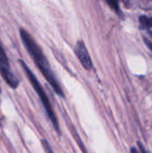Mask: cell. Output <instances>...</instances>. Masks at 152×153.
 I'll return each mask as SVG.
<instances>
[{
  "instance_id": "2",
  "label": "cell",
  "mask_w": 152,
  "mask_h": 153,
  "mask_svg": "<svg viewBox=\"0 0 152 153\" xmlns=\"http://www.w3.org/2000/svg\"><path fill=\"white\" fill-rule=\"evenodd\" d=\"M19 63L21 64V66L22 67V69H23V71H24L26 76L28 77V80H29V82H30L32 88H33L34 91H36L37 95L39 96V100H40V101H41V103H42V105H43V107H44V109H45V111H46V113H47V117H48L49 120L51 121V123H52V125H53L55 130H56L58 134H60V128H59L58 120H57V118H56V114H55V112H54V110H53L52 105H51V103H50V101H49V100H48V98H47V93L45 92L43 87H42L41 84L39 83V80L37 79V77H36V75L33 74V72H32V71L30 69V67L25 64V62H24L23 60L21 59V60H19Z\"/></svg>"
},
{
  "instance_id": "6",
  "label": "cell",
  "mask_w": 152,
  "mask_h": 153,
  "mask_svg": "<svg viewBox=\"0 0 152 153\" xmlns=\"http://www.w3.org/2000/svg\"><path fill=\"white\" fill-rule=\"evenodd\" d=\"M41 143H42V147L44 149V152L45 153H55L53 152V149L51 148L50 144L48 143V142L45 139H42L41 140Z\"/></svg>"
},
{
  "instance_id": "7",
  "label": "cell",
  "mask_w": 152,
  "mask_h": 153,
  "mask_svg": "<svg viewBox=\"0 0 152 153\" xmlns=\"http://www.w3.org/2000/svg\"><path fill=\"white\" fill-rule=\"evenodd\" d=\"M107 3H108V4H109L114 9L115 12L120 13L121 11H120V8H119V3L118 2H116V1H108Z\"/></svg>"
},
{
  "instance_id": "1",
  "label": "cell",
  "mask_w": 152,
  "mask_h": 153,
  "mask_svg": "<svg viewBox=\"0 0 152 153\" xmlns=\"http://www.w3.org/2000/svg\"><path fill=\"white\" fill-rule=\"evenodd\" d=\"M20 37L22 41V44L24 48L27 49L28 53L31 56L32 60L34 61L35 65L42 74V75L45 77L47 82L49 83V85L52 87L54 91L56 92V95H58L61 98H65L63 90L54 74L50 65L42 50L40 46L37 43V41L34 39V38L30 34L29 31L24 30L23 28H21L20 30Z\"/></svg>"
},
{
  "instance_id": "3",
  "label": "cell",
  "mask_w": 152,
  "mask_h": 153,
  "mask_svg": "<svg viewBox=\"0 0 152 153\" xmlns=\"http://www.w3.org/2000/svg\"><path fill=\"white\" fill-rule=\"evenodd\" d=\"M0 75L10 88L13 90L18 88L20 82L11 69L10 61L1 39H0Z\"/></svg>"
},
{
  "instance_id": "10",
  "label": "cell",
  "mask_w": 152,
  "mask_h": 153,
  "mask_svg": "<svg viewBox=\"0 0 152 153\" xmlns=\"http://www.w3.org/2000/svg\"><path fill=\"white\" fill-rule=\"evenodd\" d=\"M131 153H139V152H138V149H137V148L133 147V148L131 149Z\"/></svg>"
},
{
  "instance_id": "9",
  "label": "cell",
  "mask_w": 152,
  "mask_h": 153,
  "mask_svg": "<svg viewBox=\"0 0 152 153\" xmlns=\"http://www.w3.org/2000/svg\"><path fill=\"white\" fill-rule=\"evenodd\" d=\"M143 40H144V42H145V44L147 45V47L151 49V51L152 52V42L151 40H149L147 38H143Z\"/></svg>"
},
{
  "instance_id": "5",
  "label": "cell",
  "mask_w": 152,
  "mask_h": 153,
  "mask_svg": "<svg viewBox=\"0 0 152 153\" xmlns=\"http://www.w3.org/2000/svg\"><path fill=\"white\" fill-rule=\"evenodd\" d=\"M140 24L141 28L143 30H149L152 28V17L142 16L140 18Z\"/></svg>"
},
{
  "instance_id": "4",
  "label": "cell",
  "mask_w": 152,
  "mask_h": 153,
  "mask_svg": "<svg viewBox=\"0 0 152 153\" xmlns=\"http://www.w3.org/2000/svg\"><path fill=\"white\" fill-rule=\"evenodd\" d=\"M74 52H75V55H76L78 60L83 66V68L88 71L92 70V68H93L92 60H91L90 53L82 40H78L76 42L75 48H74Z\"/></svg>"
},
{
  "instance_id": "8",
  "label": "cell",
  "mask_w": 152,
  "mask_h": 153,
  "mask_svg": "<svg viewBox=\"0 0 152 153\" xmlns=\"http://www.w3.org/2000/svg\"><path fill=\"white\" fill-rule=\"evenodd\" d=\"M138 143V148H139V151H140V152L141 153H151L143 145H142V143H141V142H138L137 143Z\"/></svg>"
}]
</instances>
